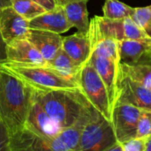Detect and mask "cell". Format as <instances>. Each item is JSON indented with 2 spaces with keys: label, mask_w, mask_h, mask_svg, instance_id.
I'll use <instances>...</instances> for the list:
<instances>
[{
  "label": "cell",
  "mask_w": 151,
  "mask_h": 151,
  "mask_svg": "<svg viewBox=\"0 0 151 151\" xmlns=\"http://www.w3.org/2000/svg\"><path fill=\"white\" fill-rule=\"evenodd\" d=\"M12 5V1L11 0H0V8L6 7V6H11Z\"/></svg>",
  "instance_id": "cell-32"
},
{
  "label": "cell",
  "mask_w": 151,
  "mask_h": 151,
  "mask_svg": "<svg viewBox=\"0 0 151 151\" xmlns=\"http://www.w3.org/2000/svg\"><path fill=\"white\" fill-rule=\"evenodd\" d=\"M25 127L35 133L48 138L55 137L62 130L35 99Z\"/></svg>",
  "instance_id": "cell-12"
},
{
  "label": "cell",
  "mask_w": 151,
  "mask_h": 151,
  "mask_svg": "<svg viewBox=\"0 0 151 151\" xmlns=\"http://www.w3.org/2000/svg\"><path fill=\"white\" fill-rule=\"evenodd\" d=\"M27 40L36 48L47 62L56 56L62 48L63 43V37L60 34L37 29H30Z\"/></svg>",
  "instance_id": "cell-14"
},
{
  "label": "cell",
  "mask_w": 151,
  "mask_h": 151,
  "mask_svg": "<svg viewBox=\"0 0 151 151\" xmlns=\"http://www.w3.org/2000/svg\"><path fill=\"white\" fill-rule=\"evenodd\" d=\"M119 44V41L111 38L91 41V55L93 54L120 61Z\"/></svg>",
  "instance_id": "cell-21"
},
{
  "label": "cell",
  "mask_w": 151,
  "mask_h": 151,
  "mask_svg": "<svg viewBox=\"0 0 151 151\" xmlns=\"http://www.w3.org/2000/svg\"><path fill=\"white\" fill-rule=\"evenodd\" d=\"M30 29L29 21L19 15L12 5L0 8V32L6 44L27 39Z\"/></svg>",
  "instance_id": "cell-9"
},
{
  "label": "cell",
  "mask_w": 151,
  "mask_h": 151,
  "mask_svg": "<svg viewBox=\"0 0 151 151\" xmlns=\"http://www.w3.org/2000/svg\"><path fill=\"white\" fill-rule=\"evenodd\" d=\"M79 86L92 106L111 122L112 107L108 90L102 78L88 61L82 66L80 73Z\"/></svg>",
  "instance_id": "cell-5"
},
{
  "label": "cell",
  "mask_w": 151,
  "mask_h": 151,
  "mask_svg": "<svg viewBox=\"0 0 151 151\" xmlns=\"http://www.w3.org/2000/svg\"><path fill=\"white\" fill-rule=\"evenodd\" d=\"M29 27L31 29L50 31L57 34H63L73 27L66 18L64 7L60 5L30 20Z\"/></svg>",
  "instance_id": "cell-13"
},
{
  "label": "cell",
  "mask_w": 151,
  "mask_h": 151,
  "mask_svg": "<svg viewBox=\"0 0 151 151\" xmlns=\"http://www.w3.org/2000/svg\"><path fill=\"white\" fill-rule=\"evenodd\" d=\"M0 66L23 81L34 91L80 88L77 81L59 75L48 66H25L9 62L0 63Z\"/></svg>",
  "instance_id": "cell-3"
},
{
  "label": "cell",
  "mask_w": 151,
  "mask_h": 151,
  "mask_svg": "<svg viewBox=\"0 0 151 151\" xmlns=\"http://www.w3.org/2000/svg\"><path fill=\"white\" fill-rule=\"evenodd\" d=\"M33 1L38 4L39 5H41L42 7H43L47 12L52 11L56 9L58 6H59L57 0H33Z\"/></svg>",
  "instance_id": "cell-28"
},
{
  "label": "cell",
  "mask_w": 151,
  "mask_h": 151,
  "mask_svg": "<svg viewBox=\"0 0 151 151\" xmlns=\"http://www.w3.org/2000/svg\"><path fill=\"white\" fill-rule=\"evenodd\" d=\"M134 7H131L119 0H105L103 6L104 17L111 19H121L131 18Z\"/></svg>",
  "instance_id": "cell-22"
},
{
  "label": "cell",
  "mask_w": 151,
  "mask_h": 151,
  "mask_svg": "<svg viewBox=\"0 0 151 151\" xmlns=\"http://www.w3.org/2000/svg\"><path fill=\"white\" fill-rule=\"evenodd\" d=\"M77 1H82V0H57L58 5L60 6H64L69 3H73V2H77Z\"/></svg>",
  "instance_id": "cell-31"
},
{
  "label": "cell",
  "mask_w": 151,
  "mask_h": 151,
  "mask_svg": "<svg viewBox=\"0 0 151 151\" xmlns=\"http://www.w3.org/2000/svg\"><path fill=\"white\" fill-rule=\"evenodd\" d=\"M62 49L79 65L83 66L91 56V40L88 33H75L63 37Z\"/></svg>",
  "instance_id": "cell-17"
},
{
  "label": "cell",
  "mask_w": 151,
  "mask_h": 151,
  "mask_svg": "<svg viewBox=\"0 0 151 151\" xmlns=\"http://www.w3.org/2000/svg\"><path fill=\"white\" fill-rule=\"evenodd\" d=\"M88 35L91 41L106 38L119 42L124 40H151L132 18L111 19L104 16H96L90 21Z\"/></svg>",
  "instance_id": "cell-4"
},
{
  "label": "cell",
  "mask_w": 151,
  "mask_h": 151,
  "mask_svg": "<svg viewBox=\"0 0 151 151\" xmlns=\"http://www.w3.org/2000/svg\"><path fill=\"white\" fill-rule=\"evenodd\" d=\"M88 1V0L73 2L63 6L70 24L77 28L78 33L82 35H87L88 33L90 25L87 9Z\"/></svg>",
  "instance_id": "cell-18"
},
{
  "label": "cell",
  "mask_w": 151,
  "mask_h": 151,
  "mask_svg": "<svg viewBox=\"0 0 151 151\" xmlns=\"http://www.w3.org/2000/svg\"><path fill=\"white\" fill-rule=\"evenodd\" d=\"M119 69L132 80L151 88V65L119 63Z\"/></svg>",
  "instance_id": "cell-20"
},
{
  "label": "cell",
  "mask_w": 151,
  "mask_h": 151,
  "mask_svg": "<svg viewBox=\"0 0 151 151\" xmlns=\"http://www.w3.org/2000/svg\"><path fill=\"white\" fill-rule=\"evenodd\" d=\"M6 54L5 62L25 66H47V61L27 39L17 40L7 44Z\"/></svg>",
  "instance_id": "cell-10"
},
{
  "label": "cell",
  "mask_w": 151,
  "mask_h": 151,
  "mask_svg": "<svg viewBox=\"0 0 151 151\" xmlns=\"http://www.w3.org/2000/svg\"><path fill=\"white\" fill-rule=\"evenodd\" d=\"M0 151H12L10 148L9 134L0 122Z\"/></svg>",
  "instance_id": "cell-27"
},
{
  "label": "cell",
  "mask_w": 151,
  "mask_h": 151,
  "mask_svg": "<svg viewBox=\"0 0 151 151\" xmlns=\"http://www.w3.org/2000/svg\"><path fill=\"white\" fill-rule=\"evenodd\" d=\"M6 47H7V44L4 42L3 36H2V34L0 32V63L5 62L7 59Z\"/></svg>",
  "instance_id": "cell-29"
},
{
  "label": "cell",
  "mask_w": 151,
  "mask_h": 151,
  "mask_svg": "<svg viewBox=\"0 0 151 151\" xmlns=\"http://www.w3.org/2000/svg\"><path fill=\"white\" fill-rule=\"evenodd\" d=\"M144 151H151V136L146 141V147Z\"/></svg>",
  "instance_id": "cell-33"
},
{
  "label": "cell",
  "mask_w": 151,
  "mask_h": 151,
  "mask_svg": "<svg viewBox=\"0 0 151 151\" xmlns=\"http://www.w3.org/2000/svg\"><path fill=\"white\" fill-rule=\"evenodd\" d=\"M88 62L96 70L97 73L104 82L106 88L108 90L111 107L113 108L115 104V96H116V81H117L118 67H119V63L120 61H117L112 58L99 57L92 54L90 56Z\"/></svg>",
  "instance_id": "cell-15"
},
{
  "label": "cell",
  "mask_w": 151,
  "mask_h": 151,
  "mask_svg": "<svg viewBox=\"0 0 151 151\" xmlns=\"http://www.w3.org/2000/svg\"><path fill=\"white\" fill-rule=\"evenodd\" d=\"M12 8L27 20L30 21L47 11L33 0H11Z\"/></svg>",
  "instance_id": "cell-23"
},
{
  "label": "cell",
  "mask_w": 151,
  "mask_h": 151,
  "mask_svg": "<svg viewBox=\"0 0 151 151\" xmlns=\"http://www.w3.org/2000/svg\"><path fill=\"white\" fill-rule=\"evenodd\" d=\"M34 99L62 129L74 125L92 107L81 88L35 91Z\"/></svg>",
  "instance_id": "cell-2"
},
{
  "label": "cell",
  "mask_w": 151,
  "mask_h": 151,
  "mask_svg": "<svg viewBox=\"0 0 151 151\" xmlns=\"http://www.w3.org/2000/svg\"><path fill=\"white\" fill-rule=\"evenodd\" d=\"M146 141L147 140L136 137L120 144L122 145L123 151H144L146 147Z\"/></svg>",
  "instance_id": "cell-26"
},
{
  "label": "cell",
  "mask_w": 151,
  "mask_h": 151,
  "mask_svg": "<svg viewBox=\"0 0 151 151\" xmlns=\"http://www.w3.org/2000/svg\"><path fill=\"white\" fill-rule=\"evenodd\" d=\"M50 140L51 138L42 136L25 126L9 135L12 151H53Z\"/></svg>",
  "instance_id": "cell-11"
},
{
  "label": "cell",
  "mask_w": 151,
  "mask_h": 151,
  "mask_svg": "<svg viewBox=\"0 0 151 151\" xmlns=\"http://www.w3.org/2000/svg\"><path fill=\"white\" fill-rule=\"evenodd\" d=\"M34 95L27 84L0 66V122L9 135L25 126Z\"/></svg>",
  "instance_id": "cell-1"
},
{
  "label": "cell",
  "mask_w": 151,
  "mask_h": 151,
  "mask_svg": "<svg viewBox=\"0 0 151 151\" xmlns=\"http://www.w3.org/2000/svg\"><path fill=\"white\" fill-rule=\"evenodd\" d=\"M117 142L111 122L96 111L85 126L73 151H104Z\"/></svg>",
  "instance_id": "cell-6"
},
{
  "label": "cell",
  "mask_w": 151,
  "mask_h": 151,
  "mask_svg": "<svg viewBox=\"0 0 151 151\" xmlns=\"http://www.w3.org/2000/svg\"><path fill=\"white\" fill-rule=\"evenodd\" d=\"M151 136V110L142 109L137 127V138L147 140Z\"/></svg>",
  "instance_id": "cell-25"
},
{
  "label": "cell",
  "mask_w": 151,
  "mask_h": 151,
  "mask_svg": "<svg viewBox=\"0 0 151 151\" xmlns=\"http://www.w3.org/2000/svg\"><path fill=\"white\" fill-rule=\"evenodd\" d=\"M104 151H123V148H122V145L120 143L117 142V143H115L114 145L108 148L107 150H105Z\"/></svg>",
  "instance_id": "cell-30"
},
{
  "label": "cell",
  "mask_w": 151,
  "mask_h": 151,
  "mask_svg": "<svg viewBox=\"0 0 151 151\" xmlns=\"http://www.w3.org/2000/svg\"><path fill=\"white\" fill-rule=\"evenodd\" d=\"M120 61L151 65V40H124L119 44Z\"/></svg>",
  "instance_id": "cell-16"
},
{
  "label": "cell",
  "mask_w": 151,
  "mask_h": 151,
  "mask_svg": "<svg viewBox=\"0 0 151 151\" xmlns=\"http://www.w3.org/2000/svg\"><path fill=\"white\" fill-rule=\"evenodd\" d=\"M131 18L151 38V5L134 8Z\"/></svg>",
  "instance_id": "cell-24"
},
{
  "label": "cell",
  "mask_w": 151,
  "mask_h": 151,
  "mask_svg": "<svg viewBox=\"0 0 151 151\" xmlns=\"http://www.w3.org/2000/svg\"><path fill=\"white\" fill-rule=\"evenodd\" d=\"M142 109L134 105L116 103L111 112V125L116 140L123 143L136 138Z\"/></svg>",
  "instance_id": "cell-8"
},
{
  "label": "cell",
  "mask_w": 151,
  "mask_h": 151,
  "mask_svg": "<svg viewBox=\"0 0 151 151\" xmlns=\"http://www.w3.org/2000/svg\"><path fill=\"white\" fill-rule=\"evenodd\" d=\"M47 66L59 75L79 83V76L82 66L77 65L62 48L51 60L47 62Z\"/></svg>",
  "instance_id": "cell-19"
},
{
  "label": "cell",
  "mask_w": 151,
  "mask_h": 151,
  "mask_svg": "<svg viewBox=\"0 0 151 151\" xmlns=\"http://www.w3.org/2000/svg\"><path fill=\"white\" fill-rule=\"evenodd\" d=\"M116 103L134 105L140 109L151 110V88L132 80L118 67Z\"/></svg>",
  "instance_id": "cell-7"
}]
</instances>
